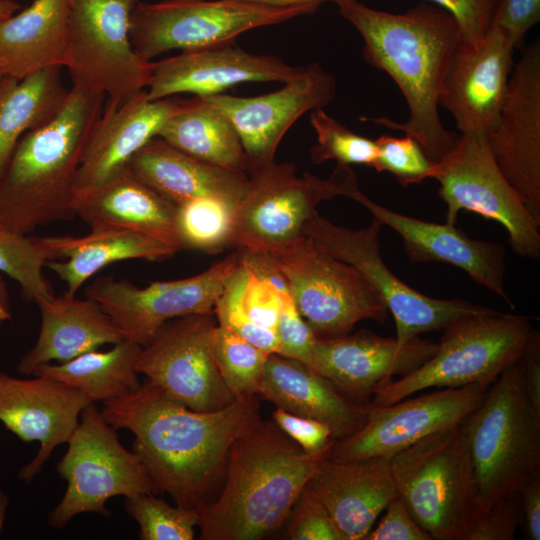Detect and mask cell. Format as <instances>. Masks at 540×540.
I'll use <instances>...</instances> for the list:
<instances>
[{
	"instance_id": "6da1fadb",
	"label": "cell",
	"mask_w": 540,
	"mask_h": 540,
	"mask_svg": "<svg viewBox=\"0 0 540 540\" xmlns=\"http://www.w3.org/2000/svg\"><path fill=\"white\" fill-rule=\"evenodd\" d=\"M101 413L115 430L132 432V450L156 493H167L176 505L194 510L210 501L234 443L261 420L257 395L199 412L146 379L130 394L103 402Z\"/></svg>"
},
{
	"instance_id": "7a4b0ae2",
	"label": "cell",
	"mask_w": 540,
	"mask_h": 540,
	"mask_svg": "<svg viewBox=\"0 0 540 540\" xmlns=\"http://www.w3.org/2000/svg\"><path fill=\"white\" fill-rule=\"evenodd\" d=\"M338 10L362 36L366 62L390 76L409 110L404 123L387 117L363 120L402 131L420 144L430 161L443 160L459 137L444 127L438 111L446 73L462 40L455 18L428 3L389 13L347 1L338 4Z\"/></svg>"
},
{
	"instance_id": "3957f363",
	"label": "cell",
	"mask_w": 540,
	"mask_h": 540,
	"mask_svg": "<svg viewBox=\"0 0 540 540\" xmlns=\"http://www.w3.org/2000/svg\"><path fill=\"white\" fill-rule=\"evenodd\" d=\"M336 440L305 452L274 421L260 420L232 446L220 495L197 511L201 540H257L279 529Z\"/></svg>"
},
{
	"instance_id": "277c9868",
	"label": "cell",
	"mask_w": 540,
	"mask_h": 540,
	"mask_svg": "<svg viewBox=\"0 0 540 540\" xmlns=\"http://www.w3.org/2000/svg\"><path fill=\"white\" fill-rule=\"evenodd\" d=\"M105 99L73 84L60 110L22 136L0 178V224L29 234L75 216L78 170Z\"/></svg>"
},
{
	"instance_id": "5b68a950",
	"label": "cell",
	"mask_w": 540,
	"mask_h": 540,
	"mask_svg": "<svg viewBox=\"0 0 540 540\" xmlns=\"http://www.w3.org/2000/svg\"><path fill=\"white\" fill-rule=\"evenodd\" d=\"M460 424L476 476V506L510 496L526 480L540 477V412L525 392L518 360Z\"/></svg>"
},
{
	"instance_id": "8992f818",
	"label": "cell",
	"mask_w": 540,
	"mask_h": 540,
	"mask_svg": "<svg viewBox=\"0 0 540 540\" xmlns=\"http://www.w3.org/2000/svg\"><path fill=\"white\" fill-rule=\"evenodd\" d=\"M443 330L434 356L380 386L370 400L372 405H390L435 387L490 386L520 358L536 331L531 317L495 309L463 316Z\"/></svg>"
},
{
	"instance_id": "52a82bcc",
	"label": "cell",
	"mask_w": 540,
	"mask_h": 540,
	"mask_svg": "<svg viewBox=\"0 0 540 540\" xmlns=\"http://www.w3.org/2000/svg\"><path fill=\"white\" fill-rule=\"evenodd\" d=\"M398 495L432 540H466L478 500L461 424L390 457Z\"/></svg>"
},
{
	"instance_id": "ba28073f",
	"label": "cell",
	"mask_w": 540,
	"mask_h": 540,
	"mask_svg": "<svg viewBox=\"0 0 540 540\" xmlns=\"http://www.w3.org/2000/svg\"><path fill=\"white\" fill-rule=\"evenodd\" d=\"M355 183L351 168L342 164L327 179L309 173L298 177L294 164L274 160L253 169L236 208L232 248L250 254L281 252L303 236L320 202L346 196Z\"/></svg>"
},
{
	"instance_id": "9c48e42d",
	"label": "cell",
	"mask_w": 540,
	"mask_h": 540,
	"mask_svg": "<svg viewBox=\"0 0 540 540\" xmlns=\"http://www.w3.org/2000/svg\"><path fill=\"white\" fill-rule=\"evenodd\" d=\"M316 4L267 6L242 0L138 1L130 39L145 60L173 49H204L235 43L242 33L314 13Z\"/></svg>"
},
{
	"instance_id": "30bf717a",
	"label": "cell",
	"mask_w": 540,
	"mask_h": 540,
	"mask_svg": "<svg viewBox=\"0 0 540 540\" xmlns=\"http://www.w3.org/2000/svg\"><path fill=\"white\" fill-rule=\"evenodd\" d=\"M67 444L68 449L57 464L67 487L61 501L49 513L50 527L62 529L83 513L110 516L106 502L115 496L157 494L141 458L122 446L116 430L94 403L82 410Z\"/></svg>"
},
{
	"instance_id": "8fae6325",
	"label": "cell",
	"mask_w": 540,
	"mask_h": 540,
	"mask_svg": "<svg viewBox=\"0 0 540 540\" xmlns=\"http://www.w3.org/2000/svg\"><path fill=\"white\" fill-rule=\"evenodd\" d=\"M270 257L317 338L349 334L365 319L384 323L388 318L387 307L365 276L320 251L307 236Z\"/></svg>"
},
{
	"instance_id": "7c38bea8",
	"label": "cell",
	"mask_w": 540,
	"mask_h": 540,
	"mask_svg": "<svg viewBox=\"0 0 540 540\" xmlns=\"http://www.w3.org/2000/svg\"><path fill=\"white\" fill-rule=\"evenodd\" d=\"M139 0H72L65 67L73 84L120 105L145 91L153 63L130 39V18Z\"/></svg>"
},
{
	"instance_id": "4fadbf2b",
	"label": "cell",
	"mask_w": 540,
	"mask_h": 540,
	"mask_svg": "<svg viewBox=\"0 0 540 540\" xmlns=\"http://www.w3.org/2000/svg\"><path fill=\"white\" fill-rule=\"evenodd\" d=\"M382 226L373 218L365 228L350 229L333 224L317 212L304 224L302 234L320 251L354 266L365 276L391 312L396 325L395 338L400 343L443 329L463 316L493 309L462 299L432 298L405 284L381 258Z\"/></svg>"
},
{
	"instance_id": "5bb4252c",
	"label": "cell",
	"mask_w": 540,
	"mask_h": 540,
	"mask_svg": "<svg viewBox=\"0 0 540 540\" xmlns=\"http://www.w3.org/2000/svg\"><path fill=\"white\" fill-rule=\"evenodd\" d=\"M432 178L446 204V223L456 225L461 210L477 213L507 230L516 255L540 257V219L502 174L485 138L459 133L453 149L435 163Z\"/></svg>"
},
{
	"instance_id": "9a60e30c",
	"label": "cell",
	"mask_w": 540,
	"mask_h": 540,
	"mask_svg": "<svg viewBox=\"0 0 540 540\" xmlns=\"http://www.w3.org/2000/svg\"><path fill=\"white\" fill-rule=\"evenodd\" d=\"M236 250L195 276L152 282L140 288L126 279L100 277L85 289L121 331L124 339L147 345L167 321L192 314H214L226 283L238 267Z\"/></svg>"
},
{
	"instance_id": "2e32d148",
	"label": "cell",
	"mask_w": 540,
	"mask_h": 540,
	"mask_svg": "<svg viewBox=\"0 0 540 540\" xmlns=\"http://www.w3.org/2000/svg\"><path fill=\"white\" fill-rule=\"evenodd\" d=\"M214 314H192L164 323L142 347L135 370L186 407L209 412L237 397L225 384L212 352Z\"/></svg>"
},
{
	"instance_id": "e0dca14e",
	"label": "cell",
	"mask_w": 540,
	"mask_h": 540,
	"mask_svg": "<svg viewBox=\"0 0 540 540\" xmlns=\"http://www.w3.org/2000/svg\"><path fill=\"white\" fill-rule=\"evenodd\" d=\"M489 386L473 384L424 393L386 406L369 404L363 427L335 441L330 459L392 457L424 437L461 423L484 399Z\"/></svg>"
},
{
	"instance_id": "ac0fdd59",
	"label": "cell",
	"mask_w": 540,
	"mask_h": 540,
	"mask_svg": "<svg viewBox=\"0 0 540 540\" xmlns=\"http://www.w3.org/2000/svg\"><path fill=\"white\" fill-rule=\"evenodd\" d=\"M492 156L527 208L540 219V44L514 64L496 126Z\"/></svg>"
},
{
	"instance_id": "d6986e66",
	"label": "cell",
	"mask_w": 540,
	"mask_h": 540,
	"mask_svg": "<svg viewBox=\"0 0 540 540\" xmlns=\"http://www.w3.org/2000/svg\"><path fill=\"white\" fill-rule=\"evenodd\" d=\"M335 93L334 77L319 63L312 62L282 88L264 95L236 97L221 93L200 97L231 121L248 158L250 172L273 161L289 128L306 112L330 103Z\"/></svg>"
},
{
	"instance_id": "ffe728a7",
	"label": "cell",
	"mask_w": 540,
	"mask_h": 540,
	"mask_svg": "<svg viewBox=\"0 0 540 540\" xmlns=\"http://www.w3.org/2000/svg\"><path fill=\"white\" fill-rule=\"evenodd\" d=\"M515 47L491 25L477 44L459 43L446 73L439 106L452 116L460 134L489 136L497 124Z\"/></svg>"
},
{
	"instance_id": "44dd1931",
	"label": "cell",
	"mask_w": 540,
	"mask_h": 540,
	"mask_svg": "<svg viewBox=\"0 0 540 540\" xmlns=\"http://www.w3.org/2000/svg\"><path fill=\"white\" fill-rule=\"evenodd\" d=\"M438 343L419 336L400 343L360 330L333 338H317L311 368L352 399L370 402L375 391L416 370L434 356Z\"/></svg>"
},
{
	"instance_id": "7402d4cb",
	"label": "cell",
	"mask_w": 540,
	"mask_h": 540,
	"mask_svg": "<svg viewBox=\"0 0 540 540\" xmlns=\"http://www.w3.org/2000/svg\"><path fill=\"white\" fill-rule=\"evenodd\" d=\"M89 404L84 394L64 382L3 374L0 422L22 441L40 443L34 458L20 469L19 479L31 482L41 472L54 449L68 443Z\"/></svg>"
},
{
	"instance_id": "603a6c76",
	"label": "cell",
	"mask_w": 540,
	"mask_h": 540,
	"mask_svg": "<svg viewBox=\"0 0 540 540\" xmlns=\"http://www.w3.org/2000/svg\"><path fill=\"white\" fill-rule=\"evenodd\" d=\"M347 197L367 208L382 225L402 238L412 263L443 262L464 270L475 282L502 298L510 308L515 305L505 290L506 250L498 242L475 240L462 229L406 216L368 198L358 185Z\"/></svg>"
},
{
	"instance_id": "cb8c5ba5",
	"label": "cell",
	"mask_w": 540,
	"mask_h": 540,
	"mask_svg": "<svg viewBox=\"0 0 540 540\" xmlns=\"http://www.w3.org/2000/svg\"><path fill=\"white\" fill-rule=\"evenodd\" d=\"M304 66H292L273 55L249 53L233 44L182 51L153 63L146 95L158 100L178 93L221 94L245 82H287Z\"/></svg>"
},
{
	"instance_id": "d4e9b609",
	"label": "cell",
	"mask_w": 540,
	"mask_h": 540,
	"mask_svg": "<svg viewBox=\"0 0 540 540\" xmlns=\"http://www.w3.org/2000/svg\"><path fill=\"white\" fill-rule=\"evenodd\" d=\"M181 99L149 100L146 90L120 105L105 101L88 139L74 195L98 186L127 166L134 154L157 137Z\"/></svg>"
},
{
	"instance_id": "484cf974",
	"label": "cell",
	"mask_w": 540,
	"mask_h": 540,
	"mask_svg": "<svg viewBox=\"0 0 540 540\" xmlns=\"http://www.w3.org/2000/svg\"><path fill=\"white\" fill-rule=\"evenodd\" d=\"M331 515L341 540H364L398 495L389 457L327 459L307 483Z\"/></svg>"
},
{
	"instance_id": "4316f807",
	"label": "cell",
	"mask_w": 540,
	"mask_h": 540,
	"mask_svg": "<svg viewBox=\"0 0 540 540\" xmlns=\"http://www.w3.org/2000/svg\"><path fill=\"white\" fill-rule=\"evenodd\" d=\"M258 395L291 414L324 423L336 441L363 427L370 404L352 399L309 366L279 353L269 354Z\"/></svg>"
},
{
	"instance_id": "83f0119b",
	"label": "cell",
	"mask_w": 540,
	"mask_h": 540,
	"mask_svg": "<svg viewBox=\"0 0 540 540\" xmlns=\"http://www.w3.org/2000/svg\"><path fill=\"white\" fill-rule=\"evenodd\" d=\"M72 207L90 229L130 230L182 249L176 229L177 204L138 179L128 166L93 189L75 194Z\"/></svg>"
},
{
	"instance_id": "f1b7e54d",
	"label": "cell",
	"mask_w": 540,
	"mask_h": 540,
	"mask_svg": "<svg viewBox=\"0 0 540 540\" xmlns=\"http://www.w3.org/2000/svg\"><path fill=\"white\" fill-rule=\"evenodd\" d=\"M37 306L41 314L37 341L16 367L23 375H32L41 364L63 363L124 339L111 318L90 298L80 299L76 294L65 292Z\"/></svg>"
},
{
	"instance_id": "f546056e",
	"label": "cell",
	"mask_w": 540,
	"mask_h": 540,
	"mask_svg": "<svg viewBox=\"0 0 540 540\" xmlns=\"http://www.w3.org/2000/svg\"><path fill=\"white\" fill-rule=\"evenodd\" d=\"M127 166L160 195L180 204L209 197L238 204L248 184V174L194 158L160 137L152 138Z\"/></svg>"
},
{
	"instance_id": "4dcf8cb0",
	"label": "cell",
	"mask_w": 540,
	"mask_h": 540,
	"mask_svg": "<svg viewBox=\"0 0 540 540\" xmlns=\"http://www.w3.org/2000/svg\"><path fill=\"white\" fill-rule=\"evenodd\" d=\"M52 270L76 294L82 285L105 266L130 259L161 261L178 250L150 236L120 229H91L84 236L34 237Z\"/></svg>"
},
{
	"instance_id": "1f68e13d",
	"label": "cell",
	"mask_w": 540,
	"mask_h": 540,
	"mask_svg": "<svg viewBox=\"0 0 540 540\" xmlns=\"http://www.w3.org/2000/svg\"><path fill=\"white\" fill-rule=\"evenodd\" d=\"M241 252L214 316L218 325L268 353H278L280 298L272 260L267 254Z\"/></svg>"
},
{
	"instance_id": "d6a6232c",
	"label": "cell",
	"mask_w": 540,
	"mask_h": 540,
	"mask_svg": "<svg viewBox=\"0 0 540 540\" xmlns=\"http://www.w3.org/2000/svg\"><path fill=\"white\" fill-rule=\"evenodd\" d=\"M72 0H33L0 25V74L21 80L65 67Z\"/></svg>"
},
{
	"instance_id": "836d02e7",
	"label": "cell",
	"mask_w": 540,
	"mask_h": 540,
	"mask_svg": "<svg viewBox=\"0 0 540 540\" xmlns=\"http://www.w3.org/2000/svg\"><path fill=\"white\" fill-rule=\"evenodd\" d=\"M158 137L204 162L249 173V162L231 121L203 97L181 99Z\"/></svg>"
},
{
	"instance_id": "e575fe53",
	"label": "cell",
	"mask_w": 540,
	"mask_h": 540,
	"mask_svg": "<svg viewBox=\"0 0 540 540\" xmlns=\"http://www.w3.org/2000/svg\"><path fill=\"white\" fill-rule=\"evenodd\" d=\"M60 67L21 80L6 77L0 87V178L22 136L49 121L62 107L65 89Z\"/></svg>"
},
{
	"instance_id": "d590c367",
	"label": "cell",
	"mask_w": 540,
	"mask_h": 540,
	"mask_svg": "<svg viewBox=\"0 0 540 540\" xmlns=\"http://www.w3.org/2000/svg\"><path fill=\"white\" fill-rule=\"evenodd\" d=\"M141 349L139 344L123 339L107 351L96 349L63 363L41 364L32 376L64 382L84 394L90 403H103L139 388L135 363Z\"/></svg>"
},
{
	"instance_id": "8d00e7d4",
	"label": "cell",
	"mask_w": 540,
	"mask_h": 540,
	"mask_svg": "<svg viewBox=\"0 0 540 540\" xmlns=\"http://www.w3.org/2000/svg\"><path fill=\"white\" fill-rule=\"evenodd\" d=\"M237 205L209 197L177 204L176 229L182 249L217 254L232 248Z\"/></svg>"
},
{
	"instance_id": "74e56055",
	"label": "cell",
	"mask_w": 540,
	"mask_h": 540,
	"mask_svg": "<svg viewBox=\"0 0 540 540\" xmlns=\"http://www.w3.org/2000/svg\"><path fill=\"white\" fill-rule=\"evenodd\" d=\"M211 343L217 368L230 391L236 397L258 395L270 353L218 324Z\"/></svg>"
},
{
	"instance_id": "f35d334b",
	"label": "cell",
	"mask_w": 540,
	"mask_h": 540,
	"mask_svg": "<svg viewBox=\"0 0 540 540\" xmlns=\"http://www.w3.org/2000/svg\"><path fill=\"white\" fill-rule=\"evenodd\" d=\"M47 262L34 237L0 224V272L19 284L26 300L38 304L55 295L44 275Z\"/></svg>"
},
{
	"instance_id": "ab89813d",
	"label": "cell",
	"mask_w": 540,
	"mask_h": 540,
	"mask_svg": "<svg viewBox=\"0 0 540 540\" xmlns=\"http://www.w3.org/2000/svg\"><path fill=\"white\" fill-rule=\"evenodd\" d=\"M127 513L139 525L141 540H192L198 526L197 510L171 506L154 493L125 497Z\"/></svg>"
},
{
	"instance_id": "60d3db41",
	"label": "cell",
	"mask_w": 540,
	"mask_h": 540,
	"mask_svg": "<svg viewBox=\"0 0 540 540\" xmlns=\"http://www.w3.org/2000/svg\"><path fill=\"white\" fill-rule=\"evenodd\" d=\"M310 123L317 136V143L310 149L315 164L336 160L337 164L373 168L377 158L375 140L356 134L323 109L311 111Z\"/></svg>"
},
{
	"instance_id": "b9f144b4",
	"label": "cell",
	"mask_w": 540,
	"mask_h": 540,
	"mask_svg": "<svg viewBox=\"0 0 540 540\" xmlns=\"http://www.w3.org/2000/svg\"><path fill=\"white\" fill-rule=\"evenodd\" d=\"M377 158L373 168L392 174L402 186L432 178L435 163L429 160L420 144L410 135H381L375 139Z\"/></svg>"
},
{
	"instance_id": "7bdbcfd3",
	"label": "cell",
	"mask_w": 540,
	"mask_h": 540,
	"mask_svg": "<svg viewBox=\"0 0 540 540\" xmlns=\"http://www.w3.org/2000/svg\"><path fill=\"white\" fill-rule=\"evenodd\" d=\"M273 266L280 298V313L276 332L279 345L278 353L296 359L311 368L313 346L317 337L300 315L274 263Z\"/></svg>"
},
{
	"instance_id": "ee69618b",
	"label": "cell",
	"mask_w": 540,
	"mask_h": 540,
	"mask_svg": "<svg viewBox=\"0 0 540 540\" xmlns=\"http://www.w3.org/2000/svg\"><path fill=\"white\" fill-rule=\"evenodd\" d=\"M287 536L292 540H341L327 508L306 485L287 518Z\"/></svg>"
},
{
	"instance_id": "f6af8a7d",
	"label": "cell",
	"mask_w": 540,
	"mask_h": 540,
	"mask_svg": "<svg viewBox=\"0 0 540 540\" xmlns=\"http://www.w3.org/2000/svg\"><path fill=\"white\" fill-rule=\"evenodd\" d=\"M519 491L476 506L466 540H512L521 523Z\"/></svg>"
},
{
	"instance_id": "bcb514c9",
	"label": "cell",
	"mask_w": 540,
	"mask_h": 540,
	"mask_svg": "<svg viewBox=\"0 0 540 540\" xmlns=\"http://www.w3.org/2000/svg\"><path fill=\"white\" fill-rule=\"evenodd\" d=\"M457 21L463 42L477 44L489 30L496 0H430Z\"/></svg>"
},
{
	"instance_id": "7dc6e473",
	"label": "cell",
	"mask_w": 540,
	"mask_h": 540,
	"mask_svg": "<svg viewBox=\"0 0 540 540\" xmlns=\"http://www.w3.org/2000/svg\"><path fill=\"white\" fill-rule=\"evenodd\" d=\"M540 21V0H496L492 24L516 47Z\"/></svg>"
},
{
	"instance_id": "c3c4849f",
	"label": "cell",
	"mask_w": 540,
	"mask_h": 540,
	"mask_svg": "<svg viewBox=\"0 0 540 540\" xmlns=\"http://www.w3.org/2000/svg\"><path fill=\"white\" fill-rule=\"evenodd\" d=\"M384 511L382 519L364 540H432L415 521L399 495L387 504Z\"/></svg>"
},
{
	"instance_id": "681fc988",
	"label": "cell",
	"mask_w": 540,
	"mask_h": 540,
	"mask_svg": "<svg viewBox=\"0 0 540 540\" xmlns=\"http://www.w3.org/2000/svg\"><path fill=\"white\" fill-rule=\"evenodd\" d=\"M272 418L307 453L317 452L335 440L330 428L317 420L294 415L280 408H276Z\"/></svg>"
},
{
	"instance_id": "f907efd6",
	"label": "cell",
	"mask_w": 540,
	"mask_h": 540,
	"mask_svg": "<svg viewBox=\"0 0 540 540\" xmlns=\"http://www.w3.org/2000/svg\"><path fill=\"white\" fill-rule=\"evenodd\" d=\"M525 392L540 412V334L536 330L518 359Z\"/></svg>"
},
{
	"instance_id": "816d5d0a",
	"label": "cell",
	"mask_w": 540,
	"mask_h": 540,
	"mask_svg": "<svg viewBox=\"0 0 540 540\" xmlns=\"http://www.w3.org/2000/svg\"><path fill=\"white\" fill-rule=\"evenodd\" d=\"M521 523L529 540L540 539V477L526 480L519 488Z\"/></svg>"
},
{
	"instance_id": "f5cc1de1",
	"label": "cell",
	"mask_w": 540,
	"mask_h": 540,
	"mask_svg": "<svg viewBox=\"0 0 540 540\" xmlns=\"http://www.w3.org/2000/svg\"><path fill=\"white\" fill-rule=\"evenodd\" d=\"M251 3H257L267 6H293L303 4H316L321 5L324 2H334L337 5L347 1H359V0H242Z\"/></svg>"
},
{
	"instance_id": "db71d44e",
	"label": "cell",
	"mask_w": 540,
	"mask_h": 540,
	"mask_svg": "<svg viewBox=\"0 0 540 540\" xmlns=\"http://www.w3.org/2000/svg\"><path fill=\"white\" fill-rule=\"evenodd\" d=\"M12 318L8 290L5 282L0 277V326Z\"/></svg>"
},
{
	"instance_id": "11a10c76",
	"label": "cell",
	"mask_w": 540,
	"mask_h": 540,
	"mask_svg": "<svg viewBox=\"0 0 540 540\" xmlns=\"http://www.w3.org/2000/svg\"><path fill=\"white\" fill-rule=\"evenodd\" d=\"M21 9L15 0H0V25Z\"/></svg>"
},
{
	"instance_id": "9f6ffc18",
	"label": "cell",
	"mask_w": 540,
	"mask_h": 540,
	"mask_svg": "<svg viewBox=\"0 0 540 540\" xmlns=\"http://www.w3.org/2000/svg\"><path fill=\"white\" fill-rule=\"evenodd\" d=\"M8 504H9V499L7 495L0 489V535L3 528Z\"/></svg>"
},
{
	"instance_id": "6f0895ef",
	"label": "cell",
	"mask_w": 540,
	"mask_h": 540,
	"mask_svg": "<svg viewBox=\"0 0 540 540\" xmlns=\"http://www.w3.org/2000/svg\"><path fill=\"white\" fill-rule=\"evenodd\" d=\"M4 80H5V76H2V75L0 74V86L2 85V83L4 82Z\"/></svg>"
},
{
	"instance_id": "680465c9",
	"label": "cell",
	"mask_w": 540,
	"mask_h": 540,
	"mask_svg": "<svg viewBox=\"0 0 540 540\" xmlns=\"http://www.w3.org/2000/svg\"><path fill=\"white\" fill-rule=\"evenodd\" d=\"M3 374H4V373H0V382H1V380H2Z\"/></svg>"
},
{
	"instance_id": "91938a15",
	"label": "cell",
	"mask_w": 540,
	"mask_h": 540,
	"mask_svg": "<svg viewBox=\"0 0 540 540\" xmlns=\"http://www.w3.org/2000/svg\"><path fill=\"white\" fill-rule=\"evenodd\" d=\"M5 78H6V77H5ZM2 84H3V83H2ZM1 86H2V85H1ZM1 86H0V87H1Z\"/></svg>"
}]
</instances>
